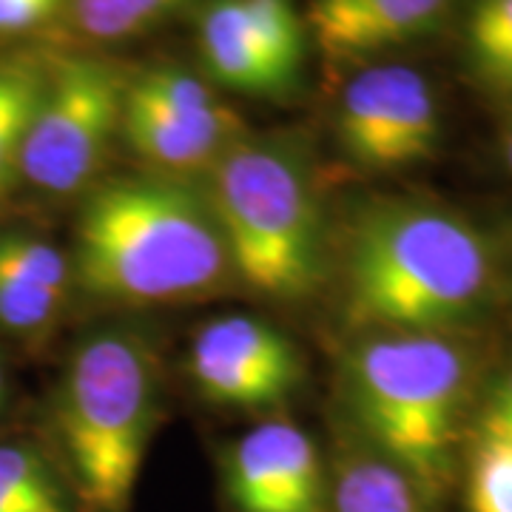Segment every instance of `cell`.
<instances>
[{
    "instance_id": "obj_1",
    "label": "cell",
    "mask_w": 512,
    "mask_h": 512,
    "mask_svg": "<svg viewBox=\"0 0 512 512\" xmlns=\"http://www.w3.org/2000/svg\"><path fill=\"white\" fill-rule=\"evenodd\" d=\"M350 328L450 336L473 325L493 291V248L473 222L421 202L373 205L345 248Z\"/></svg>"
},
{
    "instance_id": "obj_2",
    "label": "cell",
    "mask_w": 512,
    "mask_h": 512,
    "mask_svg": "<svg viewBox=\"0 0 512 512\" xmlns=\"http://www.w3.org/2000/svg\"><path fill=\"white\" fill-rule=\"evenodd\" d=\"M74 282L117 305H165L217 293L231 262L211 205L165 174L114 177L83 202Z\"/></svg>"
},
{
    "instance_id": "obj_3",
    "label": "cell",
    "mask_w": 512,
    "mask_h": 512,
    "mask_svg": "<svg viewBox=\"0 0 512 512\" xmlns=\"http://www.w3.org/2000/svg\"><path fill=\"white\" fill-rule=\"evenodd\" d=\"M222 245L251 291L296 302L316 291L325 265L311 165L291 137H237L208 171Z\"/></svg>"
},
{
    "instance_id": "obj_4",
    "label": "cell",
    "mask_w": 512,
    "mask_h": 512,
    "mask_svg": "<svg viewBox=\"0 0 512 512\" xmlns=\"http://www.w3.org/2000/svg\"><path fill=\"white\" fill-rule=\"evenodd\" d=\"M350 416L376 456L421 495H439L456 470L473 365L450 336H367L345 365Z\"/></svg>"
},
{
    "instance_id": "obj_5",
    "label": "cell",
    "mask_w": 512,
    "mask_h": 512,
    "mask_svg": "<svg viewBox=\"0 0 512 512\" xmlns=\"http://www.w3.org/2000/svg\"><path fill=\"white\" fill-rule=\"evenodd\" d=\"M157 416L146 342L128 330L89 336L66 365L55 430L63 473L83 512H126Z\"/></svg>"
},
{
    "instance_id": "obj_6",
    "label": "cell",
    "mask_w": 512,
    "mask_h": 512,
    "mask_svg": "<svg viewBox=\"0 0 512 512\" xmlns=\"http://www.w3.org/2000/svg\"><path fill=\"white\" fill-rule=\"evenodd\" d=\"M128 80L100 57H66L46 74L20 154V185L72 197L92 183L123 128Z\"/></svg>"
},
{
    "instance_id": "obj_7",
    "label": "cell",
    "mask_w": 512,
    "mask_h": 512,
    "mask_svg": "<svg viewBox=\"0 0 512 512\" xmlns=\"http://www.w3.org/2000/svg\"><path fill=\"white\" fill-rule=\"evenodd\" d=\"M441 137L439 103L427 77L404 63L359 72L339 97L336 143L370 174H396L427 163Z\"/></svg>"
},
{
    "instance_id": "obj_8",
    "label": "cell",
    "mask_w": 512,
    "mask_h": 512,
    "mask_svg": "<svg viewBox=\"0 0 512 512\" xmlns=\"http://www.w3.org/2000/svg\"><path fill=\"white\" fill-rule=\"evenodd\" d=\"M188 373L208 402L271 407L296 393L305 365L282 330L248 313H231L194 336Z\"/></svg>"
},
{
    "instance_id": "obj_9",
    "label": "cell",
    "mask_w": 512,
    "mask_h": 512,
    "mask_svg": "<svg viewBox=\"0 0 512 512\" xmlns=\"http://www.w3.org/2000/svg\"><path fill=\"white\" fill-rule=\"evenodd\" d=\"M225 493L234 512H325L328 478L302 427L265 421L231 447Z\"/></svg>"
},
{
    "instance_id": "obj_10",
    "label": "cell",
    "mask_w": 512,
    "mask_h": 512,
    "mask_svg": "<svg viewBox=\"0 0 512 512\" xmlns=\"http://www.w3.org/2000/svg\"><path fill=\"white\" fill-rule=\"evenodd\" d=\"M456 0H313L308 29L330 60H365L430 35Z\"/></svg>"
},
{
    "instance_id": "obj_11",
    "label": "cell",
    "mask_w": 512,
    "mask_h": 512,
    "mask_svg": "<svg viewBox=\"0 0 512 512\" xmlns=\"http://www.w3.org/2000/svg\"><path fill=\"white\" fill-rule=\"evenodd\" d=\"M197 40L205 72L225 89L256 97H282L296 86L279 72L259 43L239 0L208 3L200 15Z\"/></svg>"
},
{
    "instance_id": "obj_12",
    "label": "cell",
    "mask_w": 512,
    "mask_h": 512,
    "mask_svg": "<svg viewBox=\"0 0 512 512\" xmlns=\"http://www.w3.org/2000/svg\"><path fill=\"white\" fill-rule=\"evenodd\" d=\"M120 134L126 137L131 151L154 168V174L183 180L188 174L211 171L222 151L242 137V128L185 123L131 103L126 97Z\"/></svg>"
},
{
    "instance_id": "obj_13",
    "label": "cell",
    "mask_w": 512,
    "mask_h": 512,
    "mask_svg": "<svg viewBox=\"0 0 512 512\" xmlns=\"http://www.w3.org/2000/svg\"><path fill=\"white\" fill-rule=\"evenodd\" d=\"M0 512H83L63 467L35 441L0 439Z\"/></svg>"
},
{
    "instance_id": "obj_14",
    "label": "cell",
    "mask_w": 512,
    "mask_h": 512,
    "mask_svg": "<svg viewBox=\"0 0 512 512\" xmlns=\"http://www.w3.org/2000/svg\"><path fill=\"white\" fill-rule=\"evenodd\" d=\"M325 512H424L413 481L387 458H345L328 481Z\"/></svg>"
},
{
    "instance_id": "obj_15",
    "label": "cell",
    "mask_w": 512,
    "mask_h": 512,
    "mask_svg": "<svg viewBox=\"0 0 512 512\" xmlns=\"http://www.w3.org/2000/svg\"><path fill=\"white\" fill-rule=\"evenodd\" d=\"M49 69L29 57H0V208L20 188V154Z\"/></svg>"
},
{
    "instance_id": "obj_16",
    "label": "cell",
    "mask_w": 512,
    "mask_h": 512,
    "mask_svg": "<svg viewBox=\"0 0 512 512\" xmlns=\"http://www.w3.org/2000/svg\"><path fill=\"white\" fill-rule=\"evenodd\" d=\"M126 97L131 103H140L151 111H160L165 117L200 123V126H228L242 128L237 111H231L217 100L208 83H202L194 74L180 69H151L131 80L126 86Z\"/></svg>"
},
{
    "instance_id": "obj_17",
    "label": "cell",
    "mask_w": 512,
    "mask_h": 512,
    "mask_svg": "<svg viewBox=\"0 0 512 512\" xmlns=\"http://www.w3.org/2000/svg\"><path fill=\"white\" fill-rule=\"evenodd\" d=\"M464 46L478 80L512 94V0H473Z\"/></svg>"
},
{
    "instance_id": "obj_18",
    "label": "cell",
    "mask_w": 512,
    "mask_h": 512,
    "mask_svg": "<svg viewBox=\"0 0 512 512\" xmlns=\"http://www.w3.org/2000/svg\"><path fill=\"white\" fill-rule=\"evenodd\" d=\"M188 0H74L77 29L92 40H123L160 23Z\"/></svg>"
},
{
    "instance_id": "obj_19",
    "label": "cell",
    "mask_w": 512,
    "mask_h": 512,
    "mask_svg": "<svg viewBox=\"0 0 512 512\" xmlns=\"http://www.w3.org/2000/svg\"><path fill=\"white\" fill-rule=\"evenodd\" d=\"M254 26L259 43L271 55L279 72L299 83L305 60V20L299 18L293 0H239Z\"/></svg>"
},
{
    "instance_id": "obj_20",
    "label": "cell",
    "mask_w": 512,
    "mask_h": 512,
    "mask_svg": "<svg viewBox=\"0 0 512 512\" xmlns=\"http://www.w3.org/2000/svg\"><path fill=\"white\" fill-rule=\"evenodd\" d=\"M0 265L12 268L15 274L26 276L35 282L37 288L55 293L57 299H69L74 282L72 262L66 254L46 242V239L32 237L26 231H6L0 234Z\"/></svg>"
},
{
    "instance_id": "obj_21",
    "label": "cell",
    "mask_w": 512,
    "mask_h": 512,
    "mask_svg": "<svg viewBox=\"0 0 512 512\" xmlns=\"http://www.w3.org/2000/svg\"><path fill=\"white\" fill-rule=\"evenodd\" d=\"M63 305L66 302L55 293L0 265V330L12 336H37L55 325Z\"/></svg>"
},
{
    "instance_id": "obj_22",
    "label": "cell",
    "mask_w": 512,
    "mask_h": 512,
    "mask_svg": "<svg viewBox=\"0 0 512 512\" xmlns=\"http://www.w3.org/2000/svg\"><path fill=\"white\" fill-rule=\"evenodd\" d=\"M467 510L512 512V441H478L467 473Z\"/></svg>"
},
{
    "instance_id": "obj_23",
    "label": "cell",
    "mask_w": 512,
    "mask_h": 512,
    "mask_svg": "<svg viewBox=\"0 0 512 512\" xmlns=\"http://www.w3.org/2000/svg\"><path fill=\"white\" fill-rule=\"evenodd\" d=\"M63 0H0V37L32 32L60 9Z\"/></svg>"
},
{
    "instance_id": "obj_24",
    "label": "cell",
    "mask_w": 512,
    "mask_h": 512,
    "mask_svg": "<svg viewBox=\"0 0 512 512\" xmlns=\"http://www.w3.org/2000/svg\"><path fill=\"white\" fill-rule=\"evenodd\" d=\"M481 439L512 441V370L495 384L490 402L484 404V413L478 419Z\"/></svg>"
},
{
    "instance_id": "obj_25",
    "label": "cell",
    "mask_w": 512,
    "mask_h": 512,
    "mask_svg": "<svg viewBox=\"0 0 512 512\" xmlns=\"http://www.w3.org/2000/svg\"><path fill=\"white\" fill-rule=\"evenodd\" d=\"M6 396H9V373H6V362L0 356V410L6 404Z\"/></svg>"
},
{
    "instance_id": "obj_26",
    "label": "cell",
    "mask_w": 512,
    "mask_h": 512,
    "mask_svg": "<svg viewBox=\"0 0 512 512\" xmlns=\"http://www.w3.org/2000/svg\"><path fill=\"white\" fill-rule=\"evenodd\" d=\"M504 163H507V168L512 171V120L510 126H507V131H504Z\"/></svg>"
}]
</instances>
